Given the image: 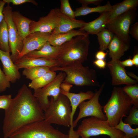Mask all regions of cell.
<instances>
[{"label":"cell","instance_id":"17","mask_svg":"<svg viewBox=\"0 0 138 138\" xmlns=\"http://www.w3.org/2000/svg\"><path fill=\"white\" fill-rule=\"evenodd\" d=\"M56 13L60 19L59 25L52 31L53 34L66 32L74 28L82 27L86 22L83 20L71 18L62 14L60 9H55Z\"/></svg>","mask_w":138,"mask_h":138},{"label":"cell","instance_id":"15","mask_svg":"<svg viewBox=\"0 0 138 138\" xmlns=\"http://www.w3.org/2000/svg\"><path fill=\"white\" fill-rule=\"evenodd\" d=\"M61 93L68 98L70 102L71 108V125L69 132H72L74 131L73 126V118L77 107L82 102L91 99L94 96V93L89 90L85 92L80 91L75 93L61 89Z\"/></svg>","mask_w":138,"mask_h":138},{"label":"cell","instance_id":"42","mask_svg":"<svg viewBox=\"0 0 138 138\" xmlns=\"http://www.w3.org/2000/svg\"><path fill=\"white\" fill-rule=\"evenodd\" d=\"M5 4V3L3 0H0V24L4 19V17L3 12Z\"/></svg>","mask_w":138,"mask_h":138},{"label":"cell","instance_id":"8","mask_svg":"<svg viewBox=\"0 0 138 138\" xmlns=\"http://www.w3.org/2000/svg\"><path fill=\"white\" fill-rule=\"evenodd\" d=\"M137 9L129 11L108 21L106 28L127 43L130 44L129 31L131 25L135 20Z\"/></svg>","mask_w":138,"mask_h":138},{"label":"cell","instance_id":"11","mask_svg":"<svg viewBox=\"0 0 138 138\" xmlns=\"http://www.w3.org/2000/svg\"><path fill=\"white\" fill-rule=\"evenodd\" d=\"M12 8L9 4H7L3 10L4 19L7 26L9 44L12 60L14 63L17 60L23 47V40L19 35L13 21L12 14Z\"/></svg>","mask_w":138,"mask_h":138},{"label":"cell","instance_id":"23","mask_svg":"<svg viewBox=\"0 0 138 138\" xmlns=\"http://www.w3.org/2000/svg\"><path fill=\"white\" fill-rule=\"evenodd\" d=\"M87 34H89L84 31L73 29L64 33H51L49 38L48 41L52 46H59L70 41L74 37L80 35Z\"/></svg>","mask_w":138,"mask_h":138},{"label":"cell","instance_id":"46","mask_svg":"<svg viewBox=\"0 0 138 138\" xmlns=\"http://www.w3.org/2000/svg\"></svg>","mask_w":138,"mask_h":138},{"label":"cell","instance_id":"45","mask_svg":"<svg viewBox=\"0 0 138 138\" xmlns=\"http://www.w3.org/2000/svg\"><path fill=\"white\" fill-rule=\"evenodd\" d=\"M121 138H138V136H137V137H133L132 138H129L124 135L123 137H122Z\"/></svg>","mask_w":138,"mask_h":138},{"label":"cell","instance_id":"29","mask_svg":"<svg viewBox=\"0 0 138 138\" xmlns=\"http://www.w3.org/2000/svg\"><path fill=\"white\" fill-rule=\"evenodd\" d=\"M0 49L5 52H11L7 26L4 19L0 24Z\"/></svg>","mask_w":138,"mask_h":138},{"label":"cell","instance_id":"35","mask_svg":"<svg viewBox=\"0 0 138 138\" xmlns=\"http://www.w3.org/2000/svg\"><path fill=\"white\" fill-rule=\"evenodd\" d=\"M11 95H0V109L7 110L9 107L12 99Z\"/></svg>","mask_w":138,"mask_h":138},{"label":"cell","instance_id":"38","mask_svg":"<svg viewBox=\"0 0 138 138\" xmlns=\"http://www.w3.org/2000/svg\"><path fill=\"white\" fill-rule=\"evenodd\" d=\"M79 3L82 4V6H87L89 4H93L99 6L102 1L101 0H79Z\"/></svg>","mask_w":138,"mask_h":138},{"label":"cell","instance_id":"18","mask_svg":"<svg viewBox=\"0 0 138 138\" xmlns=\"http://www.w3.org/2000/svg\"><path fill=\"white\" fill-rule=\"evenodd\" d=\"M18 68L44 66L50 67L59 66L56 60L44 58H32L24 56L14 62Z\"/></svg>","mask_w":138,"mask_h":138},{"label":"cell","instance_id":"20","mask_svg":"<svg viewBox=\"0 0 138 138\" xmlns=\"http://www.w3.org/2000/svg\"><path fill=\"white\" fill-rule=\"evenodd\" d=\"M61 48V45L53 46L48 41L40 50L31 52L24 56L32 58L42 57L56 60Z\"/></svg>","mask_w":138,"mask_h":138},{"label":"cell","instance_id":"12","mask_svg":"<svg viewBox=\"0 0 138 138\" xmlns=\"http://www.w3.org/2000/svg\"><path fill=\"white\" fill-rule=\"evenodd\" d=\"M60 21L55 9H52L47 16L40 17L38 21L32 20L30 26V33L36 32L52 33Z\"/></svg>","mask_w":138,"mask_h":138},{"label":"cell","instance_id":"40","mask_svg":"<svg viewBox=\"0 0 138 138\" xmlns=\"http://www.w3.org/2000/svg\"><path fill=\"white\" fill-rule=\"evenodd\" d=\"M108 54V52H105L103 51L100 50L97 52L95 55L96 59L104 60Z\"/></svg>","mask_w":138,"mask_h":138},{"label":"cell","instance_id":"27","mask_svg":"<svg viewBox=\"0 0 138 138\" xmlns=\"http://www.w3.org/2000/svg\"><path fill=\"white\" fill-rule=\"evenodd\" d=\"M49 67L37 66L24 68L22 74L26 77L31 80L42 76L50 70Z\"/></svg>","mask_w":138,"mask_h":138},{"label":"cell","instance_id":"14","mask_svg":"<svg viewBox=\"0 0 138 138\" xmlns=\"http://www.w3.org/2000/svg\"><path fill=\"white\" fill-rule=\"evenodd\" d=\"M120 61L111 60L107 63L106 66L109 70L112 77V85H130L137 84V81L132 79L128 75L124 67L120 64Z\"/></svg>","mask_w":138,"mask_h":138},{"label":"cell","instance_id":"7","mask_svg":"<svg viewBox=\"0 0 138 138\" xmlns=\"http://www.w3.org/2000/svg\"><path fill=\"white\" fill-rule=\"evenodd\" d=\"M68 134L55 129L44 120L26 124L11 134L9 138H68Z\"/></svg>","mask_w":138,"mask_h":138},{"label":"cell","instance_id":"33","mask_svg":"<svg viewBox=\"0 0 138 138\" xmlns=\"http://www.w3.org/2000/svg\"><path fill=\"white\" fill-rule=\"evenodd\" d=\"M60 10L63 14L71 18L75 19L74 11L71 8L68 0H60Z\"/></svg>","mask_w":138,"mask_h":138},{"label":"cell","instance_id":"21","mask_svg":"<svg viewBox=\"0 0 138 138\" xmlns=\"http://www.w3.org/2000/svg\"><path fill=\"white\" fill-rule=\"evenodd\" d=\"M130 45L114 34L108 48L109 50V55L111 60H120L124 54L125 52L129 48Z\"/></svg>","mask_w":138,"mask_h":138},{"label":"cell","instance_id":"25","mask_svg":"<svg viewBox=\"0 0 138 138\" xmlns=\"http://www.w3.org/2000/svg\"><path fill=\"white\" fill-rule=\"evenodd\" d=\"M112 9L111 5L109 1L107 4L103 6H98L95 7H89L88 6H82L76 8L74 11L75 17L85 16L89 14L94 12H98L100 14L107 11H111Z\"/></svg>","mask_w":138,"mask_h":138},{"label":"cell","instance_id":"28","mask_svg":"<svg viewBox=\"0 0 138 138\" xmlns=\"http://www.w3.org/2000/svg\"><path fill=\"white\" fill-rule=\"evenodd\" d=\"M114 34L111 31L106 28L103 29L96 34L100 50L104 51L108 48Z\"/></svg>","mask_w":138,"mask_h":138},{"label":"cell","instance_id":"1","mask_svg":"<svg viewBox=\"0 0 138 138\" xmlns=\"http://www.w3.org/2000/svg\"><path fill=\"white\" fill-rule=\"evenodd\" d=\"M44 113L31 90L25 84L22 85L11 103L5 110L3 138L10 136L23 126L44 120Z\"/></svg>","mask_w":138,"mask_h":138},{"label":"cell","instance_id":"5","mask_svg":"<svg viewBox=\"0 0 138 138\" xmlns=\"http://www.w3.org/2000/svg\"><path fill=\"white\" fill-rule=\"evenodd\" d=\"M71 113L69 99L61 93L56 99L51 97L49 105L44 111V120L51 124L70 127Z\"/></svg>","mask_w":138,"mask_h":138},{"label":"cell","instance_id":"13","mask_svg":"<svg viewBox=\"0 0 138 138\" xmlns=\"http://www.w3.org/2000/svg\"><path fill=\"white\" fill-rule=\"evenodd\" d=\"M51 33L36 32L26 36L23 40L22 49L17 60L31 52L41 49L48 41Z\"/></svg>","mask_w":138,"mask_h":138},{"label":"cell","instance_id":"6","mask_svg":"<svg viewBox=\"0 0 138 138\" xmlns=\"http://www.w3.org/2000/svg\"><path fill=\"white\" fill-rule=\"evenodd\" d=\"M75 131L82 138L101 135H107L110 138H121L124 135L123 132L110 125L106 120L94 117L83 119Z\"/></svg>","mask_w":138,"mask_h":138},{"label":"cell","instance_id":"10","mask_svg":"<svg viewBox=\"0 0 138 138\" xmlns=\"http://www.w3.org/2000/svg\"><path fill=\"white\" fill-rule=\"evenodd\" d=\"M66 76L63 72H60L50 82L42 88L34 90L33 96L42 110L45 111L49 104L48 97L56 98L61 93V86Z\"/></svg>","mask_w":138,"mask_h":138},{"label":"cell","instance_id":"3","mask_svg":"<svg viewBox=\"0 0 138 138\" xmlns=\"http://www.w3.org/2000/svg\"><path fill=\"white\" fill-rule=\"evenodd\" d=\"M132 106L131 98L122 88L114 87L110 97L103 108L107 122L115 127L122 118L128 115Z\"/></svg>","mask_w":138,"mask_h":138},{"label":"cell","instance_id":"37","mask_svg":"<svg viewBox=\"0 0 138 138\" xmlns=\"http://www.w3.org/2000/svg\"><path fill=\"white\" fill-rule=\"evenodd\" d=\"M129 34L134 39L138 40V22H136L130 27Z\"/></svg>","mask_w":138,"mask_h":138},{"label":"cell","instance_id":"30","mask_svg":"<svg viewBox=\"0 0 138 138\" xmlns=\"http://www.w3.org/2000/svg\"><path fill=\"white\" fill-rule=\"evenodd\" d=\"M123 118L120 120L118 124L114 127L124 134V136L129 138L138 136V128L133 129L129 124L124 123L123 121Z\"/></svg>","mask_w":138,"mask_h":138},{"label":"cell","instance_id":"39","mask_svg":"<svg viewBox=\"0 0 138 138\" xmlns=\"http://www.w3.org/2000/svg\"><path fill=\"white\" fill-rule=\"evenodd\" d=\"M94 64L100 69H104L107 66V63L103 60L96 59L93 62Z\"/></svg>","mask_w":138,"mask_h":138},{"label":"cell","instance_id":"34","mask_svg":"<svg viewBox=\"0 0 138 138\" xmlns=\"http://www.w3.org/2000/svg\"><path fill=\"white\" fill-rule=\"evenodd\" d=\"M10 87V82L0 67V93L4 92Z\"/></svg>","mask_w":138,"mask_h":138},{"label":"cell","instance_id":"44","mask_svg":"<svg viewBox=\"0 0 138 138\" xmlns=\"http://www.w3.org/2000/svg\"><path fill=\"white\" fill-rule=\"evenodd\" d=\"M127 73L128 75L130 77H133V78L134 79H135V80L138 81V77L134 74L132 73Z\"/></svg>","mask_w":138,"mask_h":138},{"label":"cell","instance_id":"36","mask_svg":"<svg viewBox=\"0 0 138 138\" xmlns=\"http://www.w3.org/2000/svg\"><path fill=\"white\" fill-rule=\"evenodd\" d=\"M3 1L7 4H9L11 3L15 5H18L27 3H31L36 6L38 5L37 3L33 0H3Z\"/></svg>","mask_w":138,"mask_h":138},{"label":"cell","instance_id":"43","mask_svg":"<svg viewBox=\"0 0 138 138\" xmlns=\"http://www.w3.org/2000/svg\"><path fill=\"white\" fill-rule=\"evenodd\" d=\"M132 59L134 65L136 67L138 66V54L137 53L135 54Z\"/></svg>","mask_w":138,"mask_h":138},{"label":"cell","instance_id":"31","mask_svg":"<svg viewBox=\"0 0 138 138\" xmlns=\"http://www.w3.org/2000/svg\"><path fill=\"white\" fill-rule=\"evenodd\" d=\"M131 99L133 106L138 107V85H126L122 88Z\"/></svg>","mask_w":138,"mask_h":138},{"label":"cell","instance_id":"24","mask_svg":"<svg viewBox=\"0 0 138 138\" xmlns=\"http://www.w3.org/2000/svg\"><path fill=\"white\" fill-rule=\"evenodd\" d=\"M138 5V0H124L112 5L108 21L129 11L137 9Z\"/></svg>","mask_w":138,"mask_h":138},{"label":"cell","instance_id":"32","mask_svg":"<svg viewBox=\"0 0 138 138\" xmlns=\"http://www.w3.org/2000/svg\"><path fill=\"white\" fill-rule=\"evenodd\" d=\"M131 126L138 125V107L133 106L123 121Z\"/></svg>","mask_w":138,"mask_h":138},{"label":"cell","instance_id":"16","mask_svg":"<svg viewBox=\"0 0 138 138\" xmlns=\"http://www.w3.org/2000/svg\"><path fill=\"white\" fill-rule=\"evenodd\" d=\"M0 60L3 64V72L10 82L14 83L20 79L19 70L12 60L10 53L0 49Z\"/></svg>","mask_w":138,"mask_h":138},{"label":"cell","instance_id":"2","mask_svg":"<svg viewBox=\"0 0 138 138\" xmlns=\"http://www.w3.org/2000/svg\"><path fill=\"white\" fill-rule=\"evenodd\" d=\"M90 41L89 34L80 35L61 45L56 60L59 66L76 62L83 63L87 60Z\"/></svg>","mask_w":138,"mask_h":138},{"label":"cell","instance_id":"9","mask_svg":"<svg viewBox=\"0 0 138 138\" xmlns=\"http://www.w3.org/2000/svg\"><path fill=\"white\" fill-rule=\"evenodd\" d=\"M105 83L100 86L99 89L96 91L93 96L87 101L82 102L78 106L79 112L77 117L73 122L74 128L77 125L81 119L87 117H94L106 120L107 118L102 111L103 106L99 102V97L104 87Z\"/></svg>","mask_w":138,"mask_h":138},{"label":"cell","instance_id":"22","mask_svg":"<svg viewBox=\"0 0 138 138\" xmlns=\"http://www.w3.org/2000/svg\"><path fill=\"white\" fill-rule=\"evenodd\" d=\"M12 17L18 33L23 40L30 34V26L32 20L24 16L17 11L12 12Z\"/></svg>","mask_w":138,"mask_h":138},{"label":"cell","instance_id":"19","mask_svg":"<svg viewBox=\"0 0 138 138\" xmlns=\"http://www.w3.org/2000/svg\"><path fill=\"white\" fill-rule=\"evenodd\" d=\"M110 11L101 13L100 16L94 20L86 22L84 25L79 29L85 31L88 34H97L103 29L106 28L110 14Z\"/></svg>","mask_w":138,"mask_h":138},{"label":"cell","instance_id":"41","mask_svg":"<svg viewBox=\"0 0 138 138\" xmlns=\"http://www.w3.org/2000/svg\"><path fill=\"white\" fill-rule=\"evenodd\" d=\"M120 63L121 66L124 67H131L134 65L132 59L130 58L122 61H120Z\"/></svg>","mask_w":138,"mask_h":138},{"label":"cell","instance_id":"4","mask_svg":"<svg viewBox=\"0 0 138 138\" xmlns=\"http://www.w3.org/2000/svg\"><path fill=\"white\" fill-rule=\"evenodd\" d=\"M50 70L65 73L66 76L63 83L79 86H100L96 71L84 66L81 63L76 62L64 66L52 67Z\"/></svg>","mask_w":138,"mask_h":138},{"label":"cell","instance_id":"26","mask_svg":"<svg viewBox=\"0 0 138 138\" xmlns=\"http://www.w3.org/2000/svg\"><path fill=\"white\" fill-rule=\"evenodd\" d=\"M56 75V72L50 70L40 77L31 80L28 87L34 90L41 88L51 82Z\"/></svg>","mask_w":138,"mask_h":138}]
</instances>
